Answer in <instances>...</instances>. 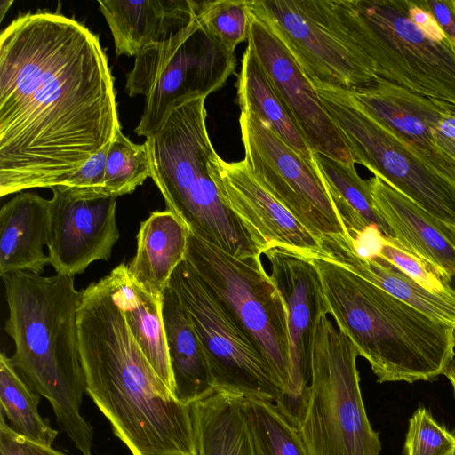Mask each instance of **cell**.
Returning a JSON list of instances; mask_svg holds the SVG:
<instances>
[{
  "label": "cell",
  "mask_w": 455,
  "mask_h": 455,
  "mask_svg": "<svg viewBox=\"0 0 455 455\" xmlns=\"http://www.w3.org/2000/svg\"><path fill=\"white\" fill-rule=\"evenodd\" d=\"M99 36L60 12L0 34V196L62 185L121 129Z\"/></svg>",
  "instance_id": "1"
},
{
  "label": "cell",
  "mask_w": 455,
  "mask_h": 455,
  "mask_svg": "<svg viewBox=\"0 0 455 455\" xmlns=\"http://www.w3.org/2000/svg\"><path fill=\"white\" fill-rule=\"evenodd\" d=\"M77 325L86 394L132 455H198L190 405L139 347L109 274L82 290Z\"/></svg>",
  "instance_id": "2"
},
{
  "label": "cell",
  "mask_w": 455,
  "mask_h": 455,
  "mask_svg": "<svg viewBox=\"0 0 455 455\" xmlns=\"http://www.w3.org/2000/svg\"><path fill=\"white\" fill-rule=\"evenodd\" d=\"M3 278L14 365L51 403L60 427L82 455H92L93 429L81 415L85 377L77 314L82 291L74 276L14 272Z\"/></svg>",
  "instance_id": "3"
},
{
  "label": "cell",
  "mask_w": 455,
  "mask_h": 455,
  "mask_svg": "<svg viewBox=\"0 0 455 455\" xmlns=\"http://www.w3.org/2000/svg\"><path fill=\"white\" fill-rule=\"evenodd\" d=\"M338 329L379 383L433 380L455 356L453 325L434 319L346 267L311 259Z\"/></svg>",
  "instance_id": "4"
},
{
  "label": "cell",
  "mask_w": 455,
  "mask_h": 455,
  "mask_svg": "<svg viewBox=\"0 0 455 455\" xmlns=\"http://www.w3.org/2000/svg\"><path fill=\"white\" fill-rule=\"evenodd\" d=\"M205 98L176 100L161 125L146 138L151 179L166 209L194 235L236 258L261 255L223 203L211 174L216 151L206 128Z\"/></svg>",
  "instance_id": "5"
},
{
  "label": "cell",
  "mask_w": 455,
  "mask_h": 455,
  "mask_svg": "<svg viewBox=\"0 0 455 455\" xmlns=\"http://www.w3.org/2000/svg\"><path fill=\"white\" fill-rule=\"evenodd\" d=\"M358 352L323 315L311 355L308 396L299 430L309 455H379L356 367Z\"/></svg>",
  "instance_id": "6"
},
{
  "label": "cell",
  "mask_w": 455,
  "mask_h": 455,
  "mask_svg": "<svg viewBox=\"0 0 455 455\" xmlns=\"http://www.w3.org/2000/svg\"><path fill=\"white\" fill-rule=\"evenodd\" d=\"M249 6L315 88L352 92L380 78L356 42L345 0H252Z\"/></svg>",
  "instance_id": "7"
},
{
  "label": "cell",
  "mask_w": 455,
  "mask_h": 455,
  "mask_svg": "<svg viewBox=\"0 0 455 455\" xmlns=\"http://www.w3.org/2000/svg\"><path fill=\"white\" fill-rule=\"evenodd\" d=\"M347 4L357 44L380 78L455 106V53L411 19L408 0Z\"/></svg>",
  "instance_id": "8"
},
{
  "label": "cell",
  "mask_w": 455,
  "mask_h": 455,
  "mask_svg": "<svg viewBox=\"0 0 455 455\" xmlns=\"http://www.w3.org/2000/svg\"><path fill=\"white\" fill-rule=\"evenodd\" d=\"M185 260L251 338L283 392L290 374L288 316L261 255L236 258L189 231Z\"/></svg>",
  "instance_id": "9"
},
{
  "label": "cell",
  "mask_w": 455,
  "mask_h": 455,
  "mask_svg": "<svg viewBox=\"0 0 455 455\" xmlns=\"http://www.w3.org/2000/svg\"><path fill=\"white\" fill-rule=\"evenodd\" d=\"M235 53L205 28L198 15L170 39L143 49L135 56L125 84L131 97H145L134 132L148 138L176 100L207 97L235 74Z\"/></svg>",
  "instance_id": "10"
},
{
  "label": "cell",
  "mask_w": 455,
  "mask_h": 455,
  "mask_svg": "<svg viewBox=\"0 0 455 455\" xmlns=\"http://www.w3.org/2000/svg\"><path fill=\"white\" fill-rule=\"evenodd\" d=\"M355 164L455 227V183L361 108L345 90L315 88Z\"/></svg>",
  "instance_id": "11"
},
{
  "label": "cell",
  "mask_w": 455,
  "mask_h": 455,
  "mask_svg": "<svg viewBox=\"0 0 455 455\" xmlns=\"http://www.w3.org/2000/svg\"><path fill=\"white\" fill-rule=\"evenodd\" d=\"M169 286L204 347L216 390L277 403L283 388L258 347L186 260Z\"/></svg>",
  "instance_id": "12"
},
{
  "label": "cell",
  "mask_w": 455,
  "mask_h": 455,
  "mask_svg": "<svg viewBox=\"0 0 455 455\" xmlns=\"http://www.w3.org/2000/svg\"><path fill=\"white\" fill-rule=\"evenodd\" d=\"M241 139L254 176L319 239L348 235L323 178L255 114L241 111Z\"/></svg>",
  "instance_id": "13"
},
{
  "label": "cell",
  "mask_w": 455,
  "mask_h": 455,
  "mask_svg": "<svg viewBox=\"0 0 455 455\" xmlns=\"http://www.w3.org/2000/svg\"><path fill=\"white\" fill-rule=\"evenodd\" d=\"M263 255L286 307L290 337L289 381L275 404L299 427L308 396L313 343L328 307L309 259L281 248L269 249Z\"/></svg>",
  "instance_id": "14"
},
{
  "label": "cell",
  "mask_w": 455,
  "mask_h": 455,
  "mask_svg": "<svg viewBox=\"0 0 455 455\" xmlns=\"http://www.w3.org/2000/svg\"><path fill=\"white\" fill-rule=\"evenodd\" d=\"M210 168L220 198L261 255L281 248L309 259L320 256L321 239L262 185L244 158L228 163L215 152Z\"/></svg>",
  "instance_id": "15"
},
{
  "label": "cell",
  "mask_w": 455,
  "mask_h": 455,
  "mask_svg": "<svg viewBox=\"0 0 455 455\" xmlns=\"http://www.w3.org/2000/svg\"><path fill=\"white\" fill-rule=\"evenodd\" d=\"M47 249L56 274L75 276L107 261L119 239L114 196L65 187L51 188Z\"/></svg>",
  "instance_id": "16"
},
{
  "label": "cell",
  "mask_w": 455,
  "mask_h": 455,
  "mask_svg": "<svg viewBox=\"0 0 455 455\" xmlns=\"http://www.w3.org/2000/svg\"><path fill=\"white\" fill-rule=\"evenodd\" d=\"M248 47L263 68L313 153L355 164L347 141L315 88L281 39L251 12Z\"/></svg>",
  "instance_id": "17"
},
{
  "label": "cell",
  "mask_w": 455,
  "mask_h": 455,
  "mask_svg": "<svg viewBox=\"0 0 455 455\" xmlns=\"http://www.w3.org/2000/svg\"><path fill=\"white\" fill-rule=\"evenodd\" d=\"M348 92L367 114L455 183V164L436 146L432 134L446 101L414 93L383 78L373 86Z\"/></svg>",
  "instance_id": "18"
},
{
  "label": "cell",
  "mask_w": 455,
  "mask_h": 455,
  "mask_svg": "<svg viewBox=\"0 0 455 455\" xmlns=\"http://www.w3.org/2000/svg\"><path fill=\"white\" fill-rule=\"evenodd\" d=\"M368 183L374 207L392 237L446 280L455 274V227L433 216L379 176Z\"/></svg>",
  "instance_id": "19"
},
{
  "label": "cell",
  "mask_w": 455,
  "mask_h": 455,
  "mask_svg": "<svg viewBox=\"0 0 455 455\" xmlns=\"http://www.w3.org/2000/svg\"><path fill=\"white\" fill-rule=\"evenodd\" d=\"M114 39L116 56L138 55L188 27L197 16L200 1H99Z\"/></svg>",
  "instance_id": "20"
},
{
  "label": "cell",
  "mask_w": 455,
  "mask_h": 455,
  "mask_svg": "<svg viewBox=\"0 0 455 455\" xmlns=\"http://www.w3.org/2000/svg\"><path fill=\"white\" fill-rule=\"evenodd\" d=\"M49 228V200L22 192L0 210V276L14 272L40 275L50 264L44 251Z\"/></svg>",
  "instance_id": "21"
},
{
  "label": "cell",
  "mask_w": 455,
  "mask_h": 455,
  "mask_svg": "<svg viewBox=\"0 0 455 455\" xmlns=\"http://www.w3.org/2000/svg\"><path fill=\"white\" fill-rule=\"evenodd\" d=\"M321 244L319 257L336 262L427 315L455 326V299L428 291L380 257H360L349 235L323 236Z\"/></svg>",
  "instance_id": "22"
},
{
  "label": "cell",
  "mask_w": 455,
  "mask_h": 455,
  "mask_svg": "<svg viewBox=\"0 0 455 455\" xmlns=\"http://www.w3.org/2000/svg\"><path fill=\"white\" fill-rule=\"evenodd\" d=\"M189 230L171 211L153 212L140 223L130 277L156 297H163L177 267L185 260Z\"/></svg>",
  "instance_id": "23"
},
{
  "label": "cell",
  "mask_w": 455,
  "mask_h": 455,
  "mask_svg": "<svg viewBox=\"0 0 455 455\" xmlns=\"http://www.w3.org/2000/svg\"><path fill=\"white\" fill-rule=\"evenodd\" d=\"M163 320L173 380V396L191 405L216 391L204 347L174 291L163 293Z\"/></svg>",
  "instance_id": "24"
},
{
  "label": "cell",
  "mask_w": 455,
  "mask_h": 455,
  "mask_svg": "<svg viewBox=\"0 0 455 455\" xmlns=\"http://www.w3.org/2000/svg\"><path fill=\"white\" fill-rule=\"evenodd\" d=\"M109 275L131 332L158 377L173 395L163 320V297L152 295L135 283L124 263L119 264Z\"/></svg>",
  "instance_id": "25"
},
{
  "label": "cell",
  "mask_w": 455,
  "mask_h": 455,
  "mask_svg": "<svg viewBox=\"0 0 455 455\" xmlns=\"http://www.w3.org/2000/svg\"><path fill=\"white\" fill-rule=\"evenodd\" d=\"M190 408L198 455H256L243 396L216 390Z\"/></svg>",
  "instance_id": "26"
},
{
  "label": "cell",
  "mask_w": 455,
  "mask_h": 455,
  "mask_svg": "<svg viewBox=\"0 0 455 455\" xmlns=\"http://www.w3.org/2000/svg\"><path fill=\"white\" fill-rule=\"evenodd\" d=\"M237 95L241 111L255 114L304 160L315 164L307 141L248 46L242 58Z\"/></svg>",
  "instance_id": "27"
},
{
  "label": "cell",
  "mask_w": 455,
  "mask_h": 455,
  "mask_svg": "<svg viewBox=\"0 0 455 455\" xmlns=\"http://www.w3.org/2000/svg\"><path fill=\"white\" fill-rule=\"evenodd\" d=\"M314 160L351 239L371 226L383 235L392 237L374 207L368 180L359 176L355 164L343 163L320 153H314Z\"/></svg>",
  "instance_id": "28"
},
{
  "label": "cell",
  "mask_w": 455,
  "mask_h": 455,
  "mask_svg": "<svg viewBox=\"0 0 455 455\" xmlns=\"http://www.w3.org/2000/svg\"><path fill=\"white\" fill-rule=\"evenodd\" d=\"M40 395L19 371L12 357L0 355V407L6 422L19 435L52 446L58 431L38 411Z\"/></svg>",
  "instance_id": "29"
},
{
  "label": "cell",
  "mask_w": 455,
  "mask_h": 455,
  "mask_svg": "<svg viewBox=\"0 0 455 455\" xmlns=\"http://www.w3.org/2000/svg\"><path fill=\"white\" fill-rule=\"evenodd\" d=\"M243 411L256 455H309L299 426L275 403L243 397Z\"/></svg>",
  "instance_id": "30"
},
{
  "label": "cell",
  "mask_w": 455,
  "mask_h": 455,
  "mask_svg": "<svg viewBox=\"0 0 455 455\" xmlns=\"http://www.w3.org/2000/svg\"><path fill=\"white\" fill-rule=\"evenodd\" d=\"M148 177L151 169L145 143L135 144L118 130L107 155L103 194L114 197L130 194Z\"/></svg>",
  "instance_id": "31"
},
{
  "label": "cell",
  "mask_w": 455,
  "mask_h": 455,
  "mask_svg": "<svg viewBox=\"0 0 455 455\" xmlns=\"http://www.w3.org/2000/svg\"><path fill=\"white\" fill-rule=\"evenodd\" d=\"M197 15L205 28L233 52L248 38L249 1H200Z\"/></svg>",
  "instance_id": "32"
},
{
  "label": "cell",
  "mask_w": 455,
  "mask_h": 455,
  "mask_svg": "<svg viewBox=\"0 0 455 455\" xmlns=\"http://www.w3.org/2000/svg\"><path fill=\"white\" fill-rule=\"evenodd\" d=\"M375 257L393 264L428 291L455 299L446 278L431 264L403 247L394 237L382 236Z\"/></svg>",
  "instance_id": "33"
},
{
  "label": "cell",
  "mask_w": 455,
  "mask_h": 455,
  "mask_svg": "<svg viewBox=\"0 0 455 455\" xmlns=\"http://www.w3.org/2000/svg\"><path fill=\"white\" fill-rule=\"evenodd\" d=\"M405 451L407 455H455V435L419 407L409 420Z\"/></svg>",
  "instance_id": "34"
},
{
  "label": "cell",
  "mask_w": 455,
  "mask_h": 455,
  "mask_svg": "<svg viewBox=\"0 0 455 455\" xmlns=\"http://www.w3.org/2000/svg\"><path fill=\"white\" fill-rule=\"evenodd\" d=\"M109 144L88 159L62 185L90 193L103 194L105 168Z\"/></svg>",
  "instance_id": "35"
},
{
  "label": "cell",
  "mask_w": 455,
  "mask_h": 455,
  "mask_svg": "<svg viewBox=\"0 0 455 455\" xmlns=\"http://www.w3.org/2000/svg\"><path fill=\"white\" fill-rule=\"evenodd\" d=\"M0 455H67L53 449L29 441L11 429L0 412Z\"/></svg>",
  "instance_id": "36"
},
{
  "label": "cell",
  "mask_w": 455,
  "mask_h": 455,
  "mask_svg": "<svg viewBox=\"0 0 455 455\" xmlns=\"http://www.w3.org/2000/svg\"><path fill=\"white\" fill-rule=\"evenodd\" d=\"M432 134L436 146L455 164V106L445 102Z\"/></svg>",
  "instance_id": "37"
},
{
  "label": "cell",
  "mask_w": 455,
  "mask_h": 455,
  "mask_svg": "<svg viewBox=\"0 0 455 455\" xmlns=\"http://www.w3.org/2000/svg\"><path fill=\"white\" fill-rule=\"evenodd\" d=\"M455 53V8L453 0H424Z\"/></svg>",
  "instance_id": "38"
},
{
  "label": "cell",
  "mask_w": 455,
  "mask_h": 455,
  "mask_svg": "<svg viewBox=\"0 0 455 455\" xmlns=\"http://www.w3.org/2000/svg\"><path fill=\"white\" fill-rule=\"evenodd\" d=\"M443 375L450 380L455 395V356L448 365Z\"/></svg>",
  "instance_id": "39"
},
{
  "label": "cell",
  "mask_w": 455,
  "mask_h": 455,
  "mask_svg": "<svg viewBox=\"0 0 455 455\" xmlns=\"http://www.w3.org/2000/svg\"><path fill=\"white\" fill-rule=\"evenodd\" d=\"M13 3L12 0H2L0 4V20H2L6 11L9 9V7Z\"/></svg>",
  "instance_id": "40"
},
{
  "label": "cell",
  "mask_w": 455,
  "mask_h": 455,
  "mask_svg": "<svg viewBox=\"0 0 455 455\" xmlns=\"http://www.w3.org/2000/svg\"><path fill=\"white\" fill-rule=\"evenodd\" d=\"M447 284L450 290L452 291L453 295L455 296V274H453L447 279Z\"/></svg>",
  "instance_id": "41"
},
{
  "label": "cell",
  "mask_w": 455,
  "mask_h": 455,
  "mask_svg": "<svg viewBox=\"0 0 455 455\" xmlns=\"http://www.w3.org/2000/svg\"><path fill=\"white\" fill-rule=\"evenodd\" d=\"M453 3H454V8H455V0H453Z\"/></svg>",
  "instance_id": "42"
},
{
  "label": "cell",
  "mask_w": 455,
  "mask_h": 455,
  "mask_svg": "<svg viewBox=\"0 0 455 455\" xmlns=\"http://www.w3.org/2000/svg\"><path fill=\"white\" fill-rule=\"evenodd\" d=\"M454 334H455V327H454Z\"/></svg>",
  "instance_id": "43"
}]
</instances>
